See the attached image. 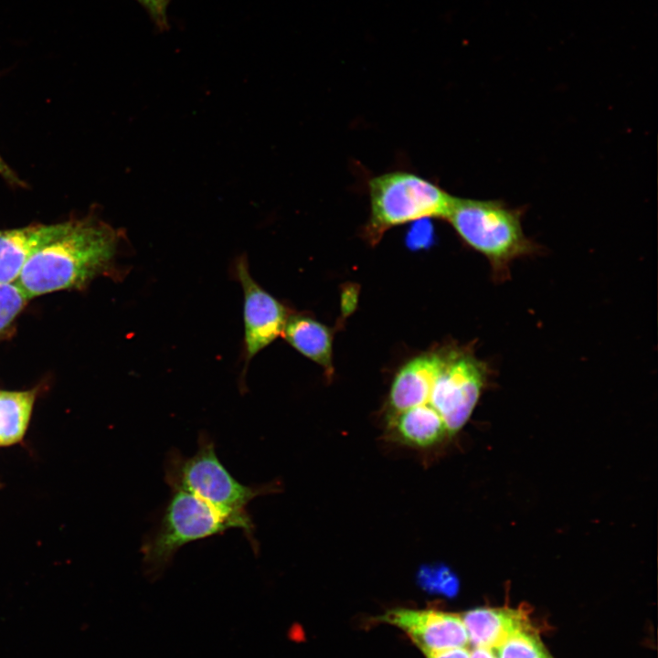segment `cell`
I'll return each instance as SVG.
<instances>
[{
    "instance_id": "6",
    "label": "cell",
    "mask_w": 658,
    "mask_h": 658,
    "mask_svg": "<svg viewBox=\"0 0 658 658\" xmlns=\"http://www.w3.org/2000/svg\"><path fill=\"white\" fill-rule=\"evenodd\" d=\"M487 379V366L472 353L451 350L444 354L426 405L441 418L450 437L469 419Z\"/></svg>"
},
{
    "instance_id": "20",
    "label": "cell",
    "mask_w": 658,
    "mask_h": 658,
    "mask_svg": "<svg viewBox=\"0 0 658 658\" xmlns=\"http://www.w3.org/2000/svg\"><path fill=\"white\" fill-rule=\"evenodd\" d=\"M0 176L4 178L8 184L14 186H26V184L21 180L18 175L11 169V167L5 162L0 154Z\"/></svg>"
},
{
    "instance_id": "17",
    "label": "cell",
    "mask_w": 658,
    "mask_h": 658,
    "mask_svg": "<svg viewBox=\"0 0 658 658\" xmlns=\"http://www.w3.org/2000/svg\"><path fill=\"white\" fill-rule=\"evenodd\" d=\"M28 300L16 281L0 283V334L10 325Z\"/></svg>"
},
{
    "instance_id": "13",
    "label": "cell",
    "mask_w": 658,
    "mask_h": 658,
    "mask_svg": "<svg viewBox=\"0 0 658 658\" xmlns=\"http://www.w3.org/2000/svg\"><path fill=\"white\" fill-rule=\"evenodd\" d=\"M281 336L301 354L332 371V338L324 324L305 315H289Z\"/></svg>"
},
{
    "instance_id": "7",
    "label": "cell",
    "mask_w": 658,
    "mask_h": 658,
    "mask_svg": "<svg viewBox=\"0 0 658 658\" xmlns=\"http://www.w3.org/2000/svg\"><path fill=\"white\" fill-rule=\"evenodd\" d=\"M234 273L241 285L244 296L243 368L239 380V387H242L250 361L282 335L289 313L288 309L278 299L253 279L246 255L235 260Z\"/></svg>"
},
{
    "instance_id": "21",
    "label": "cell",
    "mask_w": 658,
    "mask_h": 658,
    "mask_svg": "<svg viewBox=\"0 0 658 658\" xmlns=\"http://www.w3.org/2000/svg\"><path fill=\"white\" fill-rule=\"evenodd\" d=\"M471 658H495L494 652L483 648H474L471 652Z\"/></svg>"
},
{
    "instance_id": "19",
    "label": "cell",
    "mask_w": 658,
    "mask_h": 658,
    "mask_svg": "<svg viewBox=\"0 0 658 658\" xmlns=\"http://www.w3.org/2000/svg\"><path fill=\"white\" fill-rule=\"evenodd\" d=\"M424 654L427 658H471V652L467 647L451 648Z\"/></svg>"
},
{
    "instance_id": "15",
    "label": "cell",
    "mask_w": 658,
    "mask_h": 658,
    "mask_svg": "<svg viewBox=\"0 0 658 658\" xmlns=\"http://www.w3.org/2000/svg\"><path fill=\"white\" fill-rule=\"evenodd\" d=\"M494 652L495 658H553L533 626L516 631Z\"/></svg>"
},
{
    "instance_id": "22",
    "label": "cell",
    "mask_w": 658,
    "mask_h": 658,
    "mask_svg": "<svg viewBox=\"0 0 658 658\" xmlns=\"http://www.w3.org/2000/svg\"><path fill=\"white\" fill-rule=\"evenodd\" d=\"M164 1L168 5L170 0H164Z\"/></svg>"
},
{
    "instance_id": "4",
    "label": "cell",
    "mask_w": 658,
    "mask_h": 658,
    "mask_svg": "<svg viewBox=\"0 0 658 658\" xmlns=\"http://www.w3.org/2000/svg\"><path fill=\"white\" fill-rule=\"evenodd\" d=\"M370 214L365 233L376 242L389 228L425 218L445 219L454 196L437 184L407 171H393L368 181Z\"/></svg>"
},
{
    "instance_id": "16",
    "label": "cell",
    "mask_w": 658,
    "mask_h": 658,
    "mask_svg": "<svg viewBox=\"0 0 658 658\" xmlns=\"http://www.w3.org/2000/svg\"><path fill=\"white\" fill-rule=\"evenodd\" d=\"M418 584L427 592L454 596L459 581L453 572L443 565H423L417 573Z\"/></svg>"
},
{
    "instance_id": "11",
    "label": "cell",
    "mask_w": 658,
    "mask_h": 658,
    "mask_svg": "<svg viewBox=\"0 0 658 658\" xmlns=\"http://www.w3.org/2000/svg\"><path fill=\"white\" fill-rule=\"evenodd\" d=\"M469 642L494 652L516 631L532 627L522 608H476L461 615Z\"/></svg>"
},
{
    "instance_id": "18",
    "label": "cell",
    "mask_w": 658,
    "mask_h": 658,
    "mask_svg": "<svg viewBox=\"0 0 658 658\" xmlns=\"http://www.w3.org/2000/svg\"><path fill=\"white\" fill-rule=\"evenodd\" d=\"M150 14L154 21L159 27H167L166 7L167 4L164 0H136Z\"/></svg>"
},
{
    "instance_id": "10",
    "label": "cell",
    "mask_w": 658,
    "mask_h": 658,
    "mask_svg": "<svg viewBox=\"0 0 658 658\" xmlns=\"http://www.w3.org/2000/svg\"><path fill=\"white\" fill-rule=\"evenodd\" d=\"M444 360V354H429L407 363L392 383L387 418L428 404L433 383Z\"/></svg>"
},
{
    "instance_id": "14",
    "label": "cell",
    "mask_w": 658,
    "mask_h": 658,
    "mask_svg": "<svg viewBox=\"0 0 658 658\" xmlns=\"http://www.w3.org/2000/svg\"><path fill=\"white\" fill-rule=\"evenodd\" d=\"M36 390H0V447L20 441L28 426Z\"/></svg>"
},
{
    "instance_id": "1",
    "label": "cell",
    "mask_w": 658,
    "mask_h": 658,
    "mask_svg": "<svg viewBox=\"0 0 658 658\" xmlns=\"http://www.w3.org/2000/svg\"><path fill=\"white\" fill-rule=\"evenodd\" d=\"M125 235L96 218L71 220L69 228L40 247L16 282L30 300L65 289L81 288L110 271Z\"/></svg>"
},
{
    "instance_id": "2",
    "label": "cell",
    "mask_w": 658,
    "mask_h": 658,
    "mask_svg": "<svg viewBox=\"0 0 658 658\" xmlns=\"http://www.w3.org/2000/svg\"><path fill=\"white\" fill-rule=\"evenodd\" d=\"M164 478L172 490H183L204 501L241 529L256 552L258 543L247 505L254 498L272 493L271 484L249 486L237 481L218 459L215 443L200 433L197 450L186 457L176 449L167 454Z\"/></svg>"
},
{
    "instance_id": "3",
    "label": "cell",
    "mask_w": 658,
    "mask_h": 658,
    "mask_svg": "<svg viewBox=\"0 0 658 658\" xmlns=\"http://www.w3.org/2000/svg\"><path fill=\"white\" fill-rule=\"evenodd\" d=\"M525 207L501 199L454 197L445 218L460 239L484 256L496 276L504 277L515 260L534 254L538 246L524 232Z\"/></svg>"
},
{
    "instance_id": "9",
    "label": "cell",
    "mask_w": 658,
    "mask_h": 658,
    "mask_svg": "<svg viewBox=\"0 0 658 658\" xmlns=\"http://www.w3.org/2000/svg\"><path fill=\"white\" fill-rule=\"evenodd\" d=\"M71 224V220L51 225H31L0 230V283L17 281L29 258Z\"/></svg>"
},
{
    "instance_id": "5",
    "label": "cell",
    "mask_w": 658,
    "mask_h": 658,
    "mask_svg": "<svg viewBox=\"0 0 658 658\" xmlns=\"http://www.w3.org/2000/svg\"><path fill=\"white\" fill-rule=\"evenodd\" d=\"M238 528L201 499L183 490H172L158 525L142 546L146 573L160 575L183 546Z\"/></svg>"
},
{
    "instance_id": "8",
    "label": "cell",
    "mask_w": 658,
    "mask_h": 658,
    "mask_svg": "<svg viewBox=\"0 0 658 658\" xmlns=\"http://www.w3.org/2000/svg\"><path fill=\"white\" fill-rule=\"evenodd\" d=\"M379 620L403 630L425 653L467 647L468 634L461 615L436 610L393 609Z\"/></svg>"
},
{
    "instance_id": "12",
    "label": "cell",
    "mask_w": 658,
    "mask_h": 658,
    "mask_svg": "<svg viewBox=\"0 0 658 658\" xmlns=\"http://www.w3.org/2000/svg\"><path fill=\"white\" fill-rule=\"evenodd\" d=\"M389 436L403 445L430 449L450 438L439 414L429 405L418 406L387 418Z\"/></svg>"
}]
</instances>
